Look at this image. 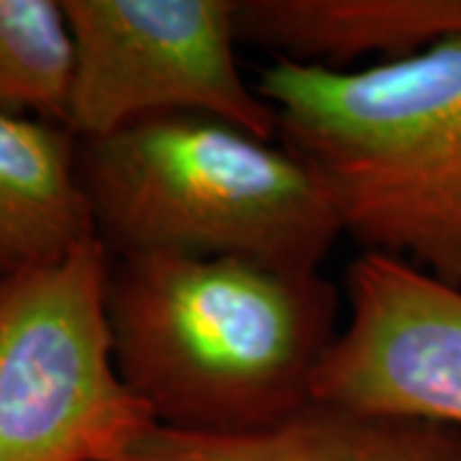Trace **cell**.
I'll return each mask as SVG.
<instances>
[{"label":"cell","instance_id":"6da1fadb","mask_svg":"<svg viewBox=\"0 0 461 461\" xmlns=\"http://www.w3.org/2000/svg\"><path fill=\"white\" fill-rule=\"evenodd\" d=\"M341 295L318 272L177 254L111 257L105 313L121 379L159 429L233 438L311 400Z\"/></svg>","mask_w":461,"mask_h":461},{"label":"cell","instance_id":"7a4b0ae2","mask_svg":"<svg viewBox=\"0 0 461 461\" xmlns=\"http://www.w3.org/2000/svg\"><path fill=\"white\" fill-rule=\"evenodd\" d=\"M257 93L277 141L326 182L344 236L461 287V36L364 69L277 59Z\"/></svg>","mask_w":461,"mask_h":461},{"label":"cell","instance_id":"3957f363","mask_svg":"<svg viewBox=\"0 0 461 461\" xmlns=\"http://www.w3.org/2000/svg\"><path fill=\"white\" fill-rule=\"evenodd\" d=\"M77 177L111 257L177 254L318 272L344 236L313 167L215 115H147L80 139Z\"/></svg>","mask_w":461,"mask_h":461},{"label":"cell","instance_id":"277c9868","mask_svg":"<svg viewBox=\"0 0 461 461\" xmlns=\"http://www.w3.org/2000/svg\"><path fill=\"white\" fill-rule=\"evenodd\" d=\"M98 239L0 277V461H121L154 423L118 375Z\"/></svg>","mask_w":461,"mask_h":461},{"label":"cell","instance_id":"5b68a950","mask_svg":"<svg viewBox=\"0 0 461 461\" xmlns=\"http://www.w3.org/2000/svg\"><path fill=\"white\" fill-rule=\"evenodd\" d=\"M75 75L67 129L103 136L159 113H205L277 141V111L236 62V0H62Z\"/></svg>","mask_w":461,"mask_h":461},{"label":"cell","instance_id":"8992f818","mask_svg":"<svg viewBox=\"0 0 461 461\" xmlns=\"http://www.w3.org/2000/svg\"><path fill=\"white\" fill-rule=\"evenodd\" d=\"M346 297L351 315L313 400L461 429V287L362 251L346 269Z\"/></svg>","mask_w":461,"mask_h":461},{"label":"cell","instance_id":"52a82bcc","mask_svg":"<svg viewBox=\"0 0 461 461\" xmlns=\"http://www.w3.org/2000/svg\"><path fill=\"white\" fill-rule=\"evenodd\" d=\"M121 461H461V429L311 400L280 426L213 438L151 429Z\"/></svg>","mask_w":461,"mask_h":461},{"label":"cell","instance_id":"ba28073f","mask_svg":"<svg viewBox=\"0 0 461 461\" xmlns=\"http://www.w3.org/2000/svg\"><path fill=\"white\" fill-rule=\"evenodd\" d=\"M236 36L295 65L397 62L461 36V0H236Z\"/></svg>","mask_w":461,"mask_h":461},{"label":"cell","instance_id":"9c48e42d","mask_svg":"<svg viewBox=\"0 0 461 461\" xmlns=\"http://www.w3.org/2000/svg\"><path fill=\"white\" fill-rule=\"evenodd\" d=\"M67 126L0 111V277L65 259L95 239Z\"/></svg>","mask_w":461,"mask_h":461},{"label":"cell","instance_id":"30bf717a","mask_svg":"<svg viewBox=\"0 0 461 461\" xmlns=\"http://www.w3.org/2000/svg\"><path fill=\"white\" fill-rule=\"evenodd\" d=\"M75 41L57 0H0V111L67 123Z\"/></svg>","mask_w":461,"mask_h":461}]
</instances>
